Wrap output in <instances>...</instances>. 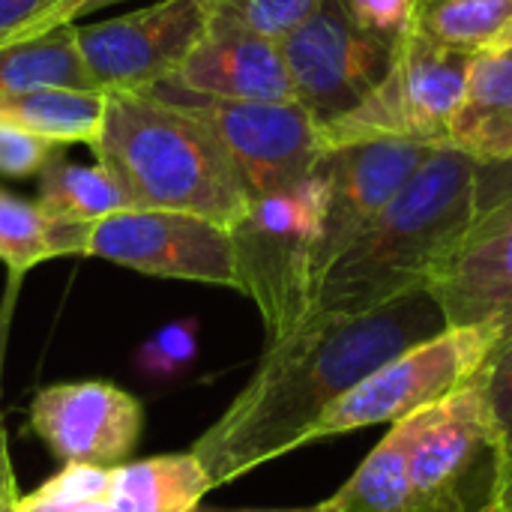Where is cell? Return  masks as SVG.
<instances>
[{
  "mask_svg": "<svg viewBox=\"0 0 512 512\" xmlns=\"http://www.w3.org/2000/svg\"><path fill=\"white\" fill-rule=\"evenodd\" d=\"M36 207L51 219L84 222V225L132 210L126 195L102 165H75L57 153L39 174Z\"/></svg>",
  "mask_w": 512,
  "mask_h": 512,
  "instance_id": "obj_22",
  "label": "cell"
},
{
  "mask_svg": "<svg viewBox=\"0 0 512 512\" xmlns=\"http://www.w3.org/2000/svg\"><path fill=\"white\" fill-rule=\"evenodd\" d=\"M105 90H39L0 96V123L18 126L54 147H96L105 123Z\"/></svg>",
  "mask_w": 512,
  "mask_h": 512,
  "instance_id": "obj_19",
  "label": "cell"
},
{
  "mask_svg": "<svg viewBox=\"0 0 512 512\" xmlns=\"http://www.w3.org/2000/svg\"><path fill=\"white\" fill-rule=\"evenodd\" d=\"M411 417L390 426L387 438L363 459L348 483L330 495L327 512H417L408 471Z\"/></svg>",
  "mask_w": 512,
  "mask_h": 512,
  "instance_id": "obj_20",
  "label": "cell"
},
{
  "mask_svg": "<svg viewBox=\"0 0 512 512\" xmlns=\"http://www.w3.org/2000/svg\"><path fill=\"white\" fill-rule=\"evenodd\" d=\"M84 255L159 279L225 285L240 291L234 237L192 213L123 210L90 225Z\"/></svg>",
  "mask_w": 512,
  "mask_h": 512,
  "instance_id": "obj_9",
  "label": "cell"
},
{
  "mask_svg": "<svg viewBox=\"0 0 512 512\" xmlns=\"http://www.w3.org/2000/svg\"><path fill=\"white\" fill-rule=\"evenodd\" d=\"M324 210L327 183L315 168L282 192L252 198L246 219L231 228L240 291L255 300L267 345L285 339L312 315Z\"/></svg>",
  "mask_w": 512,
  "mask_h": 512,
  "instance_id": "obj_4",
  "label": "cell"
},
{
  "mask_svg": "<svg viewBox=\"0 0 512 512\" xmlns=\"http://www.w3.org/2000/svg\"><path fill=\"white\" fill-rule=\"evenodd\" d=\"M171 81L216 99L294 102V87L279 42L237 27L207 24V33L186 54Z\"/></svg>",
  "mask_w": 512,
  "mask_h": 512,
  "instance_id": "obj_15",
  "label": "cell"
},
{
  "mask_svg": "<svg viewBox=\"0 0 512 512\" xmlns=\"http://www.w3.org/2000/svg\"><path fill=\"white\" fill-rule=\"evenodd\" d=\"M426 291L447 327L489 330L498 345L512 336V201L474 219L435 267Z\"/></svg>",
  "mask_w": 512,
  "mask_h": 512,
  "instance_id": "obj_14",
  "label": "cell"
},
{
  "mask_svg": "<svg viewBox=\"0 0 512 512\" xmlns=\"http://www.w3.org/2000/svg\"><path fill=\"white\" fill-rule=\"evenodd\" d=\"M63 0H0V45L27 36Z\"/></svg>",
  "mask_w": 512,
  "mask_h": 512,
  "instance_id": "obj_29",
  "label": "cell"
},
{
  "mask_svg": "<svg viewBox=\"0 0 512 512\" xmlns=\"http://www.w3.org/2000/svg\"><path fill=\"white\" fill-rule=\"evenodd\" d=\"M39 90H102L81 57L75 24L0 45V96Z\"/></svg>",
  "mask_w": 512,
  "mask_h": 512,
  "instance_id": "obj_17",
  "label": "cell"
},
{
  "mask_svg": "<svg viewBox=\"0 0 512 512\" xmlns=\"http://www.w3.org/2000/svg\"><path fill=\"white\" fill-rule=\"evenodd\" d=\"M447 330L423 288L360 315H309L267 345L255 375L192 444L213 489L303 447L318 417L390 357Z\"/></svg>",
  "mask_w": 512,
  "mask_h": 512,
  "instance_id": "obj_1",
  "label": "cell"
},
{
  "mask_svg": "<svg viewBox=\"0 0 512 512\" xmlns=\"http://www.w3.org/2000/svg\"><path fill=\"white\" fill-rule=\"evenodd\" d=\"M471 60L474 54L438 48L408 30L393 45L384 78L348 114L318 126L324 153L381 138L447 147V132L465 96Z\"/></svg>",
  "mask_w": 512,
  "mask_h": 512,
  "instance_id": "obj_5",
  "label": "cell"
},
{
  "mask_svg": "<svg viewBox=\"0 0 512 512\" xmlns=\"http://www.w3.org/2000/svg\"><path fill=\"white\" fill-rule=\"evenodd\" d=\"M492 51H501V54H510V57H512V24L507 27V33L501 36V42H498V45H495Z\"/></svg>",
  "mask_w": 512,
  "mask_h": 512,
  "instance_id": "obj_35",
  "label": "cell"
},
{
  "mask_svg": "<svg viewBox=\"0 0 512 512\" xmlns=\"http://www.w3.org/2000/svg\"><path fill=\"white\" fill-rule=\"evenodd\" d=\"M15 501H18V495H12V498H3V501H0V512H15Z\"/></svg>",
  "mask_w": 512,
  "mask_h": 512,
  "instance_id": "obj_36",
  "label": "cell"
},
{
  "mask_svg": "<svg viewBox=\"0 0 512 512\" xmlns=\"http://www.w3.org/2000/svg\"><path fill=\"white\" fill-rule=\"evenodd\" d=\"M6 318H9V303L3 309V324H0V351H3ZM6 489H15V477H12V465H9V453H6V435H3V423H0V492H6Z\"/></svg>",
  "mask_w": 512,
  "mask_h": 512,
  "instance_id": "obj_33",
  "label": "cell"
},
{
  "mask_svg": "<svg viewBox=\"0 0 512 512\" xmlns=\"http://www.w3.org/2000/svg\"><path fill=\"white\" fill-rule=\"evenodd\" d=\"M198 354V333L195 324L183 321V324H171L162 327L144 348H141V366L150 375H174L183 372Z\"/></svg>",
  "mask_w": 512,
  "mask_h": 512,
  "instance_id": "obj_26",
  "label": "cell"
},
{
  "mask_svg": "<svg viewBox=\"0 0 512 512\" xmlns=\"http://www.w3.org/2000/svg\"><path fill=\"white\" fill-rule=\"evenodd\" d=\"M477 162L441 147L321 276L312 315H360L423 291L474 225Z\"/></svg>",
  "mask_w": 512,
  "mask_h": 512,
  "instance_id": "obj_2",
  "label": "cell"
},
{
  "mask_svg": "<svg viewBox=\"0 0 512 512\" xmlns=\"http://www.w3.org/2000/svg\"><path fill=\"white\" fill-rule=\"evenodd\" d=\"M447 147L477 165L512 159V57L501 51L474 54L465 96L447 132Z\"/></svg>",
  "mask_w": 512,
  "mask_h": 512,
  "instance_id": "obj_16",
  "label": "cell"
},
{
  "mask_svg": "<svg viewBox=\"0 0 512 512\" xmlns=\"http://www.w3.org/2000/svg\"><path fill=\"white\" fill-rule=\"evenodd\" d=\"M210 489L213 483L192 450L126 462L108 474L114 512H195Z\"/></svg>",
  "mask_w": 512,
  "mask_h": 512,
  "instance_id": "obj_18",
  "label": "cell"
},
{
  "mask_svg": "<svg viewBox=\"0 0 512 512\" xmlns=\"http://www.w3.org/2000/svg\"><path fill=\"white\" fill-rule=\"evenodd\" d=\"M195 512H327L324 504H315V507H297V510H216V507H198Z\"/></svg>",
  "mask_w": 512,
  "mask_h": 512,
  "instance_id": "obj_34",
  "label": "cell"
},
{
  "mask_svg": "<svg viewBox=\"0 0 512 512\" xmlns=\"http://www.w3.org/2000/svg\"><path fill=\"white\" fill-rule=\"evenodd\" d=\"M495 504L501 510L512 512V450L501 453V468H498V486H495Z\"/></svg>",
  "mask_w": 512,
  "mask_h": 512,
  "instance_id": "obj_32",
  "label": "cell"
},
{
  "mask_svg": "<svg viewBox=\"0 0 512 512\" xmlns=\"http://www.w3.org/2000/svg\"><path fill=\"white\" fill-rule=\"evenodd\" d=\"M204 33V0H159L129 15L78 27V48L105 93L144 90L171 78Z\"/></svg>",
  "mask_w": 512,
  "mask_h": 512,
  "instance_id": "obj_11",
  "label": "cell"
},
{
  "mask_svg": "<svg viewBox=\"0 0 512 512\" xmlns=\"http://www.w3.org/2000/svg\"><path fill=\"white\" fill-rule=\"evenodd\" d=\"M141 426V402L108 381L51 384L30 402V432L63 465L114 471L129 462Z\"/></svg>",
  "mask_w": 512,
  "mask_h": 512,
  "instance_id": "obj_13",
  "label": "cell"
},
{
  "mask_svg": "<svg viewBox=\"0 0 512 512\" xmlns=\"http://www.w3.org/2000/svg\"><path fill=\"white\" fill-rule=\"evenodd\" d=\"M48 258H54L51 219L36 207V201L30 204L0 192V261L18 279Z\"/></svg>",
  "mask_w": 512,
  "mask_h": 512,
  "instance_id": "obj_24",
  "label": "cell"
},
{
  "mask_svg": "<svg viewBox=\"0 0 512 512\" xmlns=\"http://www.w3.org/2000/svg\"><path fill=\"white\" fill-rule=\"evenodd\" d=\"M327 0H204L207 24L237 27L270 42L288 39Z\"/></svg>",
  "mask_w": 512,
  "mask_h": 512,
  "instance_id": "obj_23",
  "label": "cell"
},
{
  "mask_svg": "<svg viewBox=\"0 0 512 512\" xmlns=\"http://www.w3.org/2000/svg\"><path fill=\"white\" fill-rule=\"evenodd\" d=\"M156 99L201 117L225 144L252 198L306 180L321 156V129L300 102H240L192 93L171 78L144 87Z\"/></svg>",
  "mask_w": 512,
  "mask_h": 512,
  "instance_id": "obj_8",
  "label": "cell"
},
{
  "mask_svg": "<svg viewBox=\"0 0 512 512\" xmlns=\"http://www.w3.org/2000/svg\"><path fill=\"white\" fill-rule=\"evenodd\" d=\"M480 372V369H477ZM501 441L480 378L411 417L408 471L417 512H480L495 501Z\"/></svg>",
  "mask_w": 512,
  "mask_h": 512,
  "instance_id": "obj_6",
  "label": "cell"
},
{
  "mask_svg": "<svg viewBox=\"0 0 512 512\" xmlns=\"http://www.w3.org/2000/svg\"><path fill=\"white\" fill-rule=\"evenodd\" d=\"M435 150L441 147L426 141L381 138L345 144L321 156L318 174L327 183V210L318 249V285L327 267L396 198Z\"/></svg>",
  "mask_w": 512,
  "mask_h": 512,
  "instance_id": "obj_12",
  "label": "cell"
},
{
  "mask_svg": "<svg viewBox=\"0 0 512 512\" xmlns=\"http://www.w3.org/2000/svg\"><path fill=\"white\" fill-rule=\"evenodd\" d=\"M294 102L318 126L348 114L387 72L393 42L354 24L342 0H327L306 24L279 42Z\"/></svg>",
  "mask_w": 512,
  "mask_h": 512,
  "instance_id": "obj_10",
  "label": "cell"
},
{
  "mask_svg": "<svg viewBox=\"0 0 512 512\" xmlns=\"http://www.w3.org/2000/svg\"><path fill=\"white\" fill-rule=\"evenodd\" d=\"M111 3H123V0H63L60 6H54L27 36H33V33H42V30H48V27H60V24H75L78 18H84V15H90V12H96V9H105V6H111ZM24 39V36H21Z\"/></svg>",
  "mask_w": 512,
  "mask_h": 512,
  "instance_id": "obj_31",
  "label": "cell"
},
{
  "mask_svg": "<svg viewBox=\"0 0 512 512\" xmlns=\"http://www.w3.org/2000/svg\"><path fill=\"white\" fill-rule=\"evenodd\" d=\"M342 3L357 27H363L366 33L384 42L396 45L411 27L414 0H342Z\"/></svg>",
  "mask_w": 512,
  "mask_h": 512,
  "instance_id": "obj_28",
  "label": "cell"
},
{
  "mask_svg": "<svg viewBox=\"0 0 512 512\" xmlns=\"http://www.w3.org/2000/svg\"><path fill=\"white\" fill-rule=\"evenodd\" d=\"M93 150L132 210L192 213L228 231L249 213L252 195L219 135L147 90L108 93Z\"/></svg>",
  "mask_w": 512,
  "mask_h": 512,
  "instance_id": "obj_3",
  "label": "cell"
},
{
  "mask_svg": "<svg viewBox=\"0 0 512 512\" xmlns=\"http://www.w3.org/2000/svg\"><path fill=\"white\" fill-rule=\"evenodd\" d=\"M507 201H512V159L495 165H477V189H474L477 219Z\"/></svg>",
  "mask_w": 512,
  "mask_h": 512,
  "instance_id": "obj_30",
  "label": "cell"
},
{
  "mask_svg": "<svg viewBox=\"0 0 512 512\" xmlns=\"http://www.w3.org/2000/svg\"><path fill=\"white\" fill-rule=\"evenodd\" d=\"M510 24L512 0H414L408 30L447 51L483 54Z\"/></svg>",
  "mask_w": 512,
  "mask_h": 512,
  "instance_id": "obj_21",
  "label": "cell"
},
{
  "mask_svg": "<svg viewBox=\"0 0 512 512\" xmlns=\"http://www.w3.org/2000/svg\"><path fill=\"white\" fill-rule=\"evenodd\" d=\"M57 147L18 129L0 123V174L3 177H36L54 159Z\"/></svg>",
  "mask_w": 512,
  "mask_h": 512,
  "instance_id": "obj_27",
  "label": "cell"
},
{
  "mask_svg": "<svg viewBox=\"0 0 512 512\" xmlns=\"http://www.w3.org/2000/svg\"><path fill=\"white\" fill-rule=\"evenodd\" d=\"M495 345L498 339L480 327H447L444 333L411 345L336 399L303 435V447L378 423L393 426L426 411L471 381Z\"/></svg>",
  "mask_w": 512,
  "mask_h": 512,
  "instance_id": "obj_7",
  "label": "cell"
},
{
  "mask_svg": "<svg viewBox=\"0 0 512 512\" xmlns=\"http://www.w3.org/2000/svg\"><path fill=\"white\" fill-rule=\"evenodd\" d=\"M480 390L504 450H512V336L492 348L477 372Z\"/></svg>",
  "mask_w": 512,
  "mask_h": 512,
  "instance_id": "obj_25",
  "label": "cell"
},
{
  "mask_svg": "<svg viewBox=\"0 0 512 512\" xmlns=\"http://www.w3.org/2000/svg\"><path fill=\"white\" fill-rule=\"evenodd\" d=\"M480 512H504V510H501V504H495V501H492L489 507H483V510H480Z\"/></svg>",
  "mask_w": 512,
  "mask_h": 512,
  "instance_id": "obj_37",
  "label": "cell"
}]
</instances>
